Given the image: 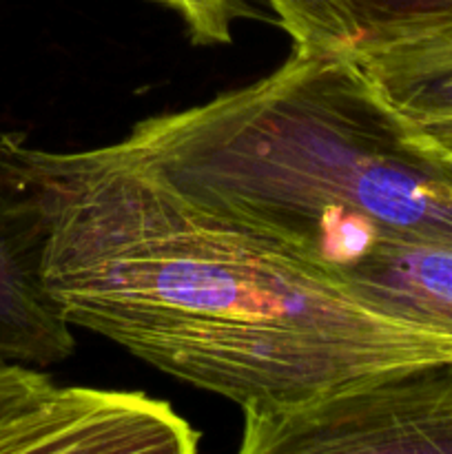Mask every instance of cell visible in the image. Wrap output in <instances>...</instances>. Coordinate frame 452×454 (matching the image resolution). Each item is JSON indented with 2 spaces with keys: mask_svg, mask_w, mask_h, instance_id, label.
I'll use <instances>...</instances> for the list:
<instances>
[{
  "mask_svg": "<svg viewBox=\"0 0 452 454\" xmlns=\"http://www.w3.org/2000/svg\"><path fill=\"white\" fill-rule=\"evenodd\" d=\"M43 286L74 328L244 406L452 362V333L177 193L120 142L47 151L0 133Z\"/></svg>",
  "mask_w": 452,
  "mask_h": 454,
  "instance_id": "cell-1",
  "label": "cell"
},
{
  "mask_svg": "<svg viewBox=\"0 0 452 454\" xmlns=\"http://www.w3.org/2000/svg\"><path fill=\"white\" fill-rule=\"evenodd\" d=\"M198 207L344 282L379 244H452V167L363 65L301 53L120 140Z\"/></svg>",
  "mask_w": 452,
  "mask_h": 454,
  "instance_id": "cell-2",
  "label": "cell"
},
{
  "mask_svg": "<svg viewBox=\"0 0 452 454\" xmlns=\"http://www.w3.org/2000/svg\"><path fill=\"white\" fill-rule=\"evenodd\" d=\"M242 454H452V362L244 406Z\"/></svg>",
  "mask_w": 452,
  "mask_h": 454,
  "instance_id": "cell-3",
  "label": "cell"
},
{
  "mask_svg": "<svg viewBox=\"0 0 452 454\" xmlns=\"http://www.w3.org/2000/svg\"><path fill=\"white\" fill-rule=\"evenodd\" d=\"M199 433L144 393L49 384L0 421V454H193Z\"/></svg>",
  "mask_w": 452,
  "mask_h": 454,
  "instance_id": "cell-4",
  "label": "cell"
},
{
  "mask_svg": "<svg viewBox=\"0 0 452 454\" xmlns=\"http://www.w3.org/2000/svg\"><path fill=\"white\" fill-rule=\"evenodd\" d=\"M74 348V326L44 291L16 182L0 153V362L53 366Z\"/></svg>",
  "mask_w": 452,
  "mask_h": 454,
  "instance_id": "cell-5",
  "label": "cell"
},
{
  "mask_svg": "<svg viewBox=\"0 0 452 454\" xmlns=\"http://www.w3.org/2000/svg\"><path fill=\"white\" fill-rule=\"evenodd\" d=\"M301 53L353 60L452 25V0H266Z\"/></svg>",
  "mask_w": 452,
  "mask_h": 454,
  "instance_id": "cell-6",
  "label": "cell"
},
{
  "mask_svg": "<svg viewBox=\"0 0 452 454\" xmlns=\"http://www.w3.org/2000/svg\"><path fill=\"white\" fill-rule=\"evenodd\" d=\"M359 62L412 140L452 167V25Z\"/></svg>",
  "mask_w": 452,
  "mask_h": 454,
  "instance_id": "cell-7",
  "label": "cell"
},
{
  "mask_svg": "<svg viewBox=\"0 0 452 454\" xmlns=\"http://www.w3.org/2000/svg\"><path fill=\"white\" fill-rule=\"evenodd\" d=\"M344 284L393 313L452 333V244H379Z\"/></svg>",
  "mask_w": 452,
  "mask_h": 454,
  "instance_id": "cell-8",
  "label": "cell"
},
{
  "mask_svg": "<svg viewBox=\"0 0 452 454\" xmlns=\"http://www.w3.org/2000/svg\"><path fill=\"white\" fill-rule=\"evenodd\" d=\"M175 13L191 43L222 47L233 43L235 22L251 16V0H151Z\"/></svg>",
  "mask_w": 452,
  "mask_h": 454,
  "instance_id": "cell-9",
  "label": "cell"
},
{
  "mask_svg": "<svg viewBox=\"0 0 452 454\" xmlns=\"http://www.w3.org/2000/svg\"><path fill=\"white\" fill-rule=\"evenodd\" d=\"M51 384L44 372L27 364L0 362V421L12 417Z\"/></svg>",
  "mask_w": 452,
  "mask_h": 454,
  "instance_id": "cell-10",
  "label": "cell"
}]
</instances>
